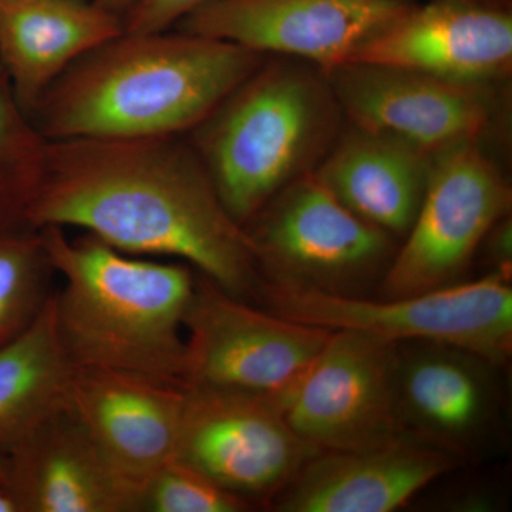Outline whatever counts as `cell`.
I'll list each match as a JSON object with an SVG mask.
<instances>
[{"mask_svg":"<svg viewBox=\"0 0 512 512\" xmlns=\"http://www.w3.org/2000/svg\"><path fill=\"white\" fill-rule=\"evenodd\" d=\"M47 140L0 72V234L35 229L29 214L46 164Z\"/></svg>","mask_w":512,"mask_h":512,"instance_id":"44dd1931","label":"cell"},{"mask_svg":"<svg viewBox=\"0 0 512 512\" xmlns=\"http://www.w3.org/2000/svg\"><path fill=\"white\" fill-rule=\"evenodd\" d=\"M413 2L396 0H214L175 29L264 56L305 60L329 72Z\"/></svg>","mask_w":512,"mask_h":512,"instance_id":"7c38bea8","label":"cell"},{"mask_svg":"<svg viewBox=\"0 0 512 512\" xmlns=\"http://www.w3.org/2000/svg\"><path fill=\"white\" fill-rule=\"evenodd\" d=\"M0 487L18 512H140V491L63 402L3 456Z\"/></svg>","mask_w":512,"mask_h":512,"instance_id":"9a60e30c","label":"cell"},{"mask_svg":"<svg viewBox=\"0 0 512 512\" xmlns=\"http://www.w3.org/2000/svg\"><path fill=\"white\" fill-rule=\"evenodd\" d=\"M259 303L286 319L330 330H356L389 342H430L467 350L504 366L512 352L511 276L488 272L477 281L394 299L333 295L259 285Z\"/></svg>","mask_w":512,"mask_h":512,"instance_id":"5b68a950","label":"cell"},{"mask_svg":"<svg viewBox=\"0 0 512 512\" xmlns=\"http://www.w3.org/2000/svg\"><path fill=\"white\" fill-rule=\"evenodd\" d=\"M346 123L387 134L431 156L480 143L498 116L497 84L346 62L326 72Z\"/></svg>","mask_w":512,"mask_h":512,"instance_id":"8fae6325","label":"cell"},{"mask_svg":"<svg viewBox=\"0 0 512 512\" xmlns=\"http://www.w3.org/2000/svg\"><path fill=\"white\" fill-rule=\"evenodd\" d=\"M349 62L383 64L474 84L512 70L510 0L413 2L357 47Z\"/></svg>","mask_w":512,"mask_h":512,"instance_id":"4fadbf2b","label":"cell"},{"mask_svg":"<svg viewBox=\"0 0 512 512\" xmlns=\"http://www.w3.org/2000/svg\"><path fill=\"white\" fill-rule=\"evenodd\" d=\"M265 57L177 29L123 30L70 64L29 119L47 141L185 136Z\"/></svg>","mask_w":512,"mask_h":512,"instance_id":"7a4b0ae2","label":"cell"},{"mask_svg":"<svg viewBox=\"0 0 512 512\" xmlns=\"http://www.w3.org/2000/svg\"><path fill=\"white\" fill-rule=\"evenodd\" d=\"M345 126L328 74L305 60L266 56L185 137L244 227L282 188L313 173Z\"/></svg>","mask_w":512,"mask_h":512,"instance_id":"277c9868","label":"cell"},{"mask_svg":"<svg viewBox=\"0 0 512 512\" xmlns=\"http://www.w3.org/2000/svg\"><path fill=\"white\" fill-rule=\"evenodd\" d=\"M30 227L79 228L134 256H171L244 301L258 264L185 136L47 141Z\"/></svg>","mask_w":512,"mask_h":512,"instance_id":"6da1fadb","label":"cell"},{"mask_svg":"<svg viewBox=\"0 0 512 512\" xmlns=\"http://www.w3.org/2000/svg\"><path fill=\"white\" fill-rule=\"evenodd\" d=\"M214 0H140L123 20L124 32H163Z\"/></svg>","mask_w":512,"mask_h":512,"instance_id":"cb8c5ba5","label":"cell"},{"mask_svg":"<svg viewBox=\"0 0 512 512\" xmlns=\"http://www.w3.org/2000/svg\"><path fill=\"white\" fill-rule=\"evenodd\" d=\"M461 457L404 434L357 450L309 458L269 507L279 512H390L403 507Z\"/></svg>","mask_w":512,"mask_h":512,"instance_id":"2e32d148","label":"cell"},{"mask_svg":"<svg viewBox=\"0 0 512 512\" xmlns=\"http://www.w3.org/2000/svg\"><path fill=\"white\" fill-rule=\"evenodd\" d=\"M249 507L178 460H171L150 478L140 500V512H242Z\"/></svg>","mask_w":512,"mask_h":512,"instance_id":"603a6c76","label":"cell"},{"mask_svg":"<svg viewBox=\"0 0 512 512\" xmlns=\"http://www.w3.org/2000/svg\"><path fill=\"white\" fill-rule=\"evenodd\" d=\"M433 163L412 144L346 123L313 175L357 217L399 241L416 220Z\"/></svg>","mask_w":512,"mask_h":512,"instance_id":"ac0fdd59","label":"cell"},{"mask_svg":"<svg viewBox=\"0 0 512 512\" xmlns=\"http://www.w3.org/2000/svg\"><path fill=\"white\" fill-rule=\"evenodd\" d=\"M330 333L255 308L201 275L184 318V387L275 399L308 369Z\"/></svg>","mask_w":512,"mask_h":512,"instance_id":"ba28073f","label":"cell"},{"mask_svg":"<svg viewBox=\"0 0 512 512\" xmlns=\"http://www.w3.org/2000/svg\"><path fill=\"white\" fill-rule=\"evenodd\" d=\"M123 30L93 0H0V64L19 106L30 116L70 64Z\"/></svg>","mask_w":512,"mask_h":512,"instance_id":"d6986e66","label":"cell"},{"mask_svg":"<svg viewBox=\"0 0 512 512\" xmlns=\"http://www.w3.org/2000/svg\"><path fill=\"white\" fill-rule=\"evenodd\" d=\"M55 269L39 229L0 234V349L22 336L53 296Z\"/></svg>","mask_w":512,"mask_h":512,"instance_id":"7402d4cb","label":"cell"},{"mask_svg":"<svg viewBox=\"0 0 512 512\" xmlns=\"http://www.w3.org/2000/svg\"><path fill=\"white\" fill-rule=\"evenodd\" d=\"M315 454L271 397L184 387L174 460L251 507L271 504Z\"/></svg>","mask_w":512,"mask_h":512,"instance_id":"30bf717a","label":"cell"},{"mask_svg":"<svg viewBox=\"0 0 512 512\" xmlns=\"http://www.w3.org/2000/svg\"><path fill=\"white\" fill-rule=\"evenodd\" d=\"M244 229L261 284L333 295L363 296L370 284H380L399 248L396 238L357 217L313 173L282 188Z\"/></svg>","mask_w":512,"mask_h":512,"instance_id":"8992f818","label":"cell"},{"mask_svg":"<svg viewBox=\"0 0 512 512\" xmlns=\"http://www.w3.org/2000/svg\"><path fill=\"white\" fill-rule=\"evenodd\" d=\"M0 512H18L15 501L3 487H0Z\"/></svg>","mask_w":512,"mask_h":512,"instance_id":"4316f807","label":"cell"},{"mask_svg":"<svg viewBox=\"0 0 512 512\" xmlns=\"http://www.w3.org/2000/svg\"><path fill=\"white\" fill-rule=\"evenodd\" d=\"M53 298L22 336L0 349V456L63 402L73 365L57 333Z\"/></svg>","mask_w":512,"mask_h":512,"instance_id":"ffe728a7","label":"cell"},{"mask_svg":"<svg viewBox=\"0 0 512 512\" xmlns=\"http://www.w3.org/2000/svg\"><path fill=\"white\" fill-rule=\"evenodd\" d=\"M184 387L104 367L73 366L63 404L128 483L144 485L175 457Z\"/></svg>","mask_w":512,"mask_h":512,"instance_id":"5bb4252c","label":"cell"},{"mask_svg":"<svg viewBox=\"0 0 512 512\" xmlns=\"http://www.w3.org/2000/svg\"><path fill=\"white\" fill-rule=\"evenodd\" d=\"M396 2H416V0H396ZM512 2V0H510Z\"/></svg>","mask_w":512,"mask_h":512,"instance_id":"f1b7e54d","label":"cell"},{"mask_svg":"<svg viewBox=\"0 0 512 512\" xmlns=\"http://www.w3.org/2000/svg\"><path fill=\"white\" fill-rule=\"evenodd\" d=\"M481 248H484L485 256L493 266L490 272L511 276L512 221L510 214L495 222L494 227L485 235Z\"/></svg>","mask_w":512,"mask_h":512,"instance_id":"d4e9b609","label":"cell"},{"mask_svg":"<svg viewBox=\"0 0 512 512\" xmlns=\"http://www.w3.org/2000/svg\"><path fill=\"white\" fill-rule=\"evenodd\" d=\"M397 343L332 330L299 379L275 397L293 433L316 453L379 446L407 434L394 386Z\"/></svg>","mask_w":512,"mask_h":512,"instance_id":"9c48e42d","label":"cell"},{"mask_svg":"<svg viewBox=\"0 0 512 512\" xmlns=\"http://www.w3.org/2000/svg\"><path fill=\"white\" fill-rule=\"evenodd\" d=\"M511 204L507 178L480 143L436 154L416 220L380 281V299L461 282L485 235L510 214Z\"/></svg>","mask_w":512,"mask_h":512,"instance_id":"52a82bcc","label":"cell"},{"mask_svg":"<svg viewBox=\"0 0 512 512\" xmlns=\"http://www.w3.org/2000/svg\"><path fill=\"white\" fill-rule=\"evenodd\" d=\"M50 264L60 342L73 366L104 367L184 387V318L194 269L124 254L64 228L39 229Z\"/></svg>","mask_w":512,"mask_h":512,"instance_id":"3957f363","label":"cell"},{"mask_svg":"<svg viewBox=\"0 0 512 512\" xmlns=\"http://www.w3.org/2000/svg\"><path fill=\"white\" fill-rule=\"evenodd\" d=\"M101 9L107 10L111 15L117 16L123 22L128 13L136 8L140 0H93Z\"/></svg>","mask_w":512,"mask_h":512,"instance_id":"484cf974","label":"cell"},{"mask_svg":"<svg viewBox=\"0 0 512 512\" xmlns=\"http://www.w3.org/2000/svg\"><path fill=\"white\" fill-rule=\"evenodd\" d=\"M497 367L453 346L397 343L394 386L404 431L458 457L466 454L495 419Z\"/></svg>","mask_w":512,"mask_h":512,"instance_id":"e0dca14e","label":"cell"},{"mask_svg":"<svg viewBox=\"0 0 512 512\" xmlns=\"http://www.w3.org/2000/svg\"><path fill=\"white\" fill-rule=\"evenodd\" d=\"M0 72H3V70H2V64H0Z\"/></svg>","mask_w":512,"mask_h":512,"instance_id":"f546056e","label":"cell"},{"mask_svg":"<svg viewBox=\"0 0 512 512\" xmlns=\"http://www.w3.org/2000/svg\"><path fill=\"white\" fill-rule=\"evenodd\" d=\"M2 463H3V456H0V476H2Z\"/></svg>","mask_w":512,"mask_h":512,"instance_id":"83f0119b","label":"cell"}]
</instances>
